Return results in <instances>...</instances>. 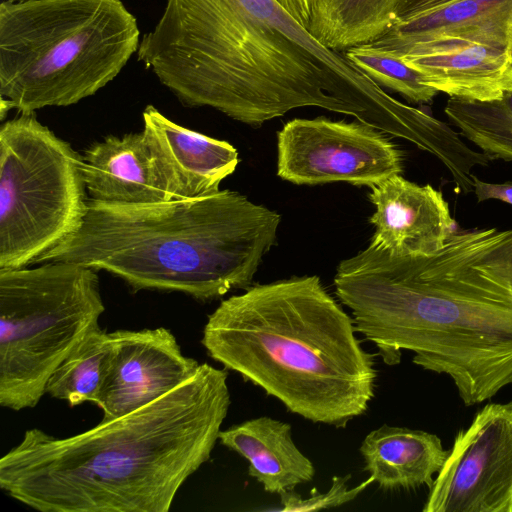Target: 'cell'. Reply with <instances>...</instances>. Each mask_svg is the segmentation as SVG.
I'll return each instance as SVG.
<instances>
[{
    "instance_id": "cell-1",
    "label": "cell",
    "mask_w": 512,
    "mask_h": 512,
    "mask_svg": "<svg viewBox=\"0 0 512 512\" xmlns=\"http://www.w3.org/2000/svg\"><path fill=\"white\" fill-rule=\"evenodd\" d=\"M334 287L386 365L412 352L466 406L512 384V229H455L431 254L369 244L338 265Z\"/></svg>"
},
{
    "instance_id": "cell-2",
    "label": "cell",
    "mask_w": 512,
    "mask_h": 512,
    "mask_svg": "<svg viewBox=\"0 0 512 512\" xmlns=\"http://www.w3.org/2000/svg\"><path fill=\"white\" fill-rule=\"evenodd\" d=\"M137 58L183 105L252 126L319 107L386 131L400 108L277 0H167Z\"/></svg>"
},
{
    "instance_id": "cell-3",
    "label": "cell",
    "mask_w": 512,
    "mask_h": 512,
    "mask_svg": "<svg viewBox=\"0 0 512 512\" xmlns=\"http://www.w3.org/2000/svg\"><path fill=\"white\" fill-rule=\"evenodd\" d=\"M227 380L202 363L157 400L79 434L26 430L0 459V488L41 512H167L219 440Z\"/></svg>"
},
{
    "instance_id": "cell-4",
    "label": "cell",
    "mask_w": 512,
    "mask_h": 512,
    "mask_svg": "<svg viewBox=\"0 0 512 512\" xmlns=\"http://www.w3.org/2000/svg\"><path fill=\"white\" fill-rule=\"evenodd\" d=\"M318 276L250 286L208 316L201 343L225 369L313 423L345 428L375 396V354Z\"/></svg>"
},
{
    "instance_id": "cell-5",
    "label": "cell",
    "mask_w": 512,
    "mask_h": 512,
    "mask_svg": "<svg viewBox=\"0 0 512 512\" xmlns=\"http://www.w3.org/2000/svg\"><path fill=\"white\" fill-rule=\"evenodd\" d=\"M279 224L276 211L230 190L148 204L88 198L80 228L33 264L74 262L105 270L134 291L208 301L252 286Z\"/></svg>"
},
{
    "instance_id": "cell-6",
    "label": "cell",
    "mask_w": 512,
    "mask_h": 512,
    "mask_svg": "<svg viewBox=\"0 0 512 512\" xmlns=\"http://www.w3.org/2000/svg\"><path fill=\"white\" fill-rule=\"evenodd\" d=\"M139 37L122 0L3 1L1 99L20 113L76 104L118 76Z\"/></svg>"
},
{
    "instance_id": "cell-7",
    "label": "cell",
    "mask_w": 512,
    "mask_h": 512,
    "mask_svg": "<svg viewBox=\"0 0 512 512\" xmlns=\"http://www.w3.org/2000/svg\"><path fill=\"white\" fill-rule=\"evenodd\" d=\"M98 271L74 262L0 269V405L34 408L105 311Z\"/></svg>"
},
{
    "instance_id": "cell-8",
    "label": "cell",
    "mask_w": 512,
    "mask_h": 512,
    "mask_svg": "<svg viewBox=\"0 0 512 512\" xmlns=\"http://www.w3.org/2000/svg\"><path fill=\"white\" fill-rule=\"evenodd\" d=\"M82 156L35 112L0 126V269L27 267L81 226Z\"/></svg>"
},
{
    "instance_id": "cell-9",
    "label": "cell",
    "mask_w": 512,
    "mask_h": 512,
    "mask_svg": "<svg viewBox=\"0 0 512 512\" xmlns=\"http://www.w3.org/2000/svg\"><path fill=\"white\" fill-rule=\"evenodd\" d=\"M277 150V175L298 185L371 187L403 172L401 150L362 122L293 119L278 132Z\"/></svg>"
},
{
    "instance_id": "cell-10",
    "label": "cell",
    "mask_w": 512,
    "mask_h": 512,
    "mask_svg": "<svg viewBox=\"0 0 512 512\" xmlns=\"http://www.w3.org/2000/svg\"><path fill=\"white\" fill-rule=\"evenodd\" d=\"M423 512H512V401L490 403L455 436Z\"/></svg>"
},
{
    "instance_id": "cell-11",
    "label": "cell",
    "mask_w": 512,
    "mask_h": 512,
    "mask_svg": "<svg viewBox=\"0 0 512 512\" xmlns=\"http://www.w3.org/2000/svg\"><path fill=\"white\" fill-rule=\"evenodd\" d=\"M96 405L103 421L135 411L195 375L199 363L183 354L167 328L116 330Z\"/></svg>"
},
{
    "instance_id": "cell-12",
    "label": "cell",
    "mask_w": 512,
    "mask_h": 512,
    "mask_svg": "<svg viewBox=\"0 0 512 512\" xmlns=\"http://www.w3.org/2000/svg\"><path fill=\"white\" fill-rule=\"evenodd\" d=\"M463 43L512 48V0H455L395 22L368 44L402 57Z\"/></svg>"
},
{
    "instance_id": "cell-13",
    "label": "cell",
    "mask_w": 512,
    "mask_h": 512,
    "mask_svg": "<svg viewBox=\"0 0 512 512\" xmlns=\"http://www.w3.org/2000/svg\"><path fill=\"white\" fill-rule=\"evenodd\" d=\"M370 188L376 207L370 217L374 247L398 256L431 254L455 230L448 202L430 184L418 185L398 174Z\"/></svg>"
},
{
    "instance_id": "cell-14",
    "label": "cell",
    "mask_w": 512,
    "mask_h": 512,
    "mask_svg": "<svg viewBox=\"0 0 512 512\" xmlns=\"http://www.w3.org/2000/svg\"><path fill=\"white\" fill-rule=\"evenodd\" d=\"M143 133L172 199L219 191L234 172L238 152L230 143L183 127L152 105L143 113Z\"/></svg>"
},
{
    "instance_id": "cell-15",
    "label": "cell",
    "mask_w": 512,
    "mask_h": 512,
    "mask_svg": "<svg viewBox=\"0 0 512 512\" xmlns=\"http://www.w3.org/2000/svg\"><path fill=\"white\" fill-rule=\"evenodd\" d=\"M89 198L99 202L148 204L171 200L142 132L109 135L82 155Z\"/></svg>"
},
{
    "instance_id": "cell-16",
    "label": "cell",
    "mask_w": 512,
    "mask_h": 512,
    "mask_svg": "<svg viewBox=\"0 0 512 512\" xmlns=\"http://www.w3.org/2000/svg\"><path fill=\"white\" fill-rule=\"evenodd\" d=\"M425 83L450 98L492 101L512 91V48L463 43L402 56Z\"/></svg>"
},
{
    "instance_id": "cell-17",
    "label": "cell",
    "mask_w": 512,
    "mask_h": 512,
    "mask_svg": "<svg viewBox=\"0 0 512 512\" xmlns=\"http://www.w3.org/2000/svg\"><path fill=\"white\" fill-rule=\"evenodd\" d=\"M219 441L248 461V474L268 493L294 490L315 476V467L296 446L289 423L269 416L252 418L221 430Z\"/></svg>"
},
{
    "instance_id": "cell-18",
    "label": "cell",
    "mask_w": 512,
    "mask_h": 512,
    "mask_svg": "<svg viewBox=\"0 0 512 512\" xmlns=\"http://www.w3.org/2000/svg\"><path fill=\"white\" fill-rule=\"evenodd\" d=\"M359 451L364 470L383 491L430 487L449 452L433 433L387 424L367 434Z\"/></svg>"
},
{
    "instance_id": "cell-19",
    "label": "cell",
    "mask_w": 512,
    "mask_h": 512,
    "mask_svg": "<svg viewBox=\"0 0 512 512\" xmlns=\"http://www.w3.org/2000/svg\"><path fill=\"white\" fill-rule=\"evenodd\" d=\"M401 0H318L308 31L326 47L344 52L381 37L395 22Z\"/></svg>"
},
{
    "instance_id": "cell-20",
    "label": "cell",
    "mask_w": 512,
    "mask_h": 512,
    "mask_svg": "<svg viewBox=\"0 0 512 512\" xmlns=\"http://www.w3.org/2000/svg\"><path fill=\"white\" fill-rule=\"evenodd\" d=\"M111 336L97 327L70 353L50 376L46 393L74 407L96 404L105 378Z\"/></svg>"
},
{
    "instance_id": "cell-21",
    "label": "cell",
    "mask_w": 512,
    "mask_h": 512,
    "mask_svg": "<svg viewBox=\"0 0 512 512\" xmlns=\"http://www.w3.org/2000/svg\"><path fill=\"white\" fill-rule=\"evenodd\" d=\"M444 112L481 151L494 160L512 161V91L492 101L449 98Z\"/></svg>"
},
{
    "instance_id": "cell-22",
    "label": "cell",
    "mask_w": 512,
    "mask_h": 512,
    "mask_svg": "<svg viewBox=\"0 0 512 512\" xmlns=\"http://www.w3.org/2000/svg\"><path fill=\"white\" fill-rule=\"evenodd\" d=\"M346 57L379 86L400 93L415 103H430L438 91L428 86L422 74L402 57L370 44L351 47Z\"/></svg>"
},
{
    "instance_id": "cell-23",
    "label": "cell",
    "mask_w": 512,
    "mask_h": 512,
    "mask_svg": "<svg viewBox=\"0 0 512 512\" xmlns=\"http://www.w3.org/2000/svg\"><path fill=\"white\" fill-rule=\"evenodd\" d=\"M351 478L350 474L345 476H334L329 490L321 493L317 488L311 490L310 496L303 499L294 490L286 491L280 494V506L277 511L283 512H304L315 511L327 508L341 506L345 503L353 501L362 491L365 490L372 482V477H368L356 487L350 488L348 483Z\"/></svg>"
},
{
    "instance_id": "cell-24",
    "label": "cell",
    "mask_w": 512,
    "mask_h": 512,
    "mask_svg": "<svg viewBox=\"0 0 512 512\" xmlns=\"http://www.w3.org/2000/svg\"><path fill=\"white\" fill-rule=\"evenodd\" d=\"M471 179L473 192L478 202L494 199L512 205V181L489 183L480 180L473 173Z\"/></svg>"
},
{
    "instance_id": "cell-25",
    "label": "cell",
    "mask_w": 512,
    "mask_h": 512,
    "mask_svg": "<svg viewBox=\"0 0 512 512\" xmlns=\"http://www.w3.org/2000/svg\"><path fill=\"white\" fill-rule=\"evenodd\" d=\"M452 1L455 0H401L395 22L419 15Z\"/></svg>"
},
{
    "instance_id": "cell-26",
    "label": "cell",
    "mask_w": 512,
    "mask_h": 512,
    "mask_svg": "<svg viewBox=\"0 0 512 512\" xmlns=\"http://www.w3.org/2000/svg\"><path fill=\"white\" fill-rule=\"evenodd\" d=\"M302 26L308 27L318 0H277Z\"/></svg>"
},
{
    "instance_id": "cell-27",
    "label": "cell",
    "mask_w": 512,
    "mask_h": 512,
    "mask_svg": "<svg viewBox=\"0 0 512 512\" xmlns=\"http://www.w3.org/2000/svg\"><path fill=\"white\" fill-rule=\"evenodd\" d=\"M12 1H22V0H12Z\"/></svg>"
}]
</instances>
